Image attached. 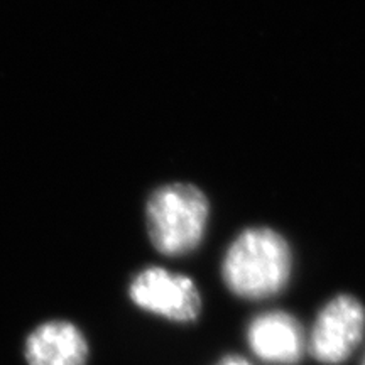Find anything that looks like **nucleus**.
I'll return each instance as SVG.
<instances>
[{
  "mask_svg": "<svg viewBox=\"0 0 365 365\" xmlns=\"http://www.w3.org/2000/svg\"><path fill=\"white\" fill-rule=\"evenodd\" d=\"M287 242L271 228H247L228 247L222 276L232 293L262 299L281 293L291 274Z\"/></svg>",
  "mask_w": 365,
  "mask_h": 365,
  "instance_id": "1",
  "label": "nucleus"
},
{
  "mask_svg": "<svg viewBox=\"0 0 365 365\" xmlns=\"http://www.w3.org/2000/svg\"><path fill=\"white\" fill-rule=\"evenodd\" d=\"M208 200L188 182L161 186L148 202V230L161 254L185 255L198 247L208 220Z\"/></svg>",
  "mask_w": 365,
  "mask_h": 365,
  "instance_id": "2",
  "label": "nucleus"
},
{
  "mask_svg": "<svg viewBox=\"0 0 365 365\" xmlns=\"http://www.w3.org/2000/svg\"><path fill=\"white\" fill-rule=\"evenodd\" d=\"M365 333V309L354 296H336L318 314L309 336V352L318 362H345Z\"/></svg>",
  "mask_w": 365,
  "mask_h": 365,
  "instance_id": "3",
  "label": "nucleus"
},
{
  "mask_svg": "<svg viewBox=\"0 0 365 365\" xmlns=\"http://www.w3.org/2000/svg\"><path fill=\"white\" fill-rule=\"evenodd\" d=\"M129 294L137 307L175 322H193L202 309L195 282L163 267H145L135 274Z\"/></svg>",
  "mask_w": 365,
  "mask_h": 365,
  "instance_id": "4",
  "label": "nucleus"
},
{
  "mask_svg": "<svg viewBox=\"0 0 365 365\" xmlns=\"http://www.w3.org/2000/svg\"><path fill=\"white\" fill-rule=\"evenodd\" d=\"M252 352L264 362L298 364L304 352V333L299 322L286 312H267L255 317L247 330Z\"/></svg>",
  "mask_w": 365,
  "mask_h": 365,
  "instance_id": "5",
  "label": "nucleus"
},
{
  "mask_svg": "<svg viewBox=\"0 0 365 365\" xmlns=\"http://www.w3.org/2000/svg\"><path fill=\"white\" fill-rule=\"evenodd\" d=\"M29 365H85L88 345L78 328L68 322H48L27 336Z\"/></svg>",
  "mask_w": 365,
  "mask_h": 365,
  "instance_id": "6",
  "label": "nucleus"
},
{
  "mask_svg": "<svg viewBox=\"0 0 365 365\" xmlns=\"http://www.w3.org/2000/svg\"><path fill=\"white\" fill-rule=\"evenodd\" d=\"M218 365H250L247 360L239 357V355H230V357H225Z\"/></svg>",
  "mask_w": 365,
  "mask_h": 365,
  "instance_id": "7",
  "label": "nucleus"
},
{
  "mask_svg": "<svg viewBox=\"0 0 365 365\" xmlns=\"http://www.w3.org/2000/svg\"><path fill=\"white\" fill-rule=\"evenodd\" d=\"M362 365H365V357H364V364Z\"/></svg>",
  "mask_w": 365,
  "mask_h": 365,
  "instance_id": "8",
  "label": "nucleus"
}]
</instances>
